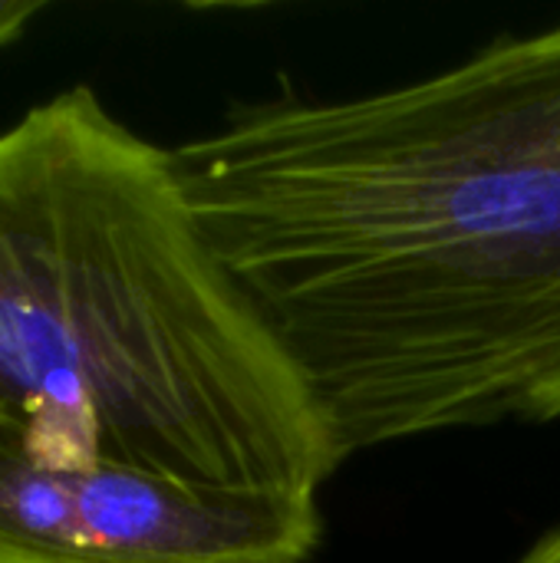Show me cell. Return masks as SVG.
Returning <instances> with one entry per match:
<instances>
[{"instance_id": "obj_1", "label": "cell", "mask_w": 560, "mask_h": 563, "mask_svg": "<svg viewBox=\"0 0 560 563\" xmlns=\"http://www.w3.org/2000/svg\"><path fill=\"white\" fill-rule=\"evenodd\" d=\"M172 162L343 459L560 422V23L389 89L238 106Z\"/></svg>"}, {"instance_id": "obj_2", "label": "cell", "mask_w": 560, "mask_h": 563, "mask_svg": "<svg viewBox=\"0 0 560 563\" xmlns=\"http://www.w3.org/2000/svg\"><path fill=\"white\" fill-rule=\"evenodd\" d=\"M0 416L53 462L267 498L347 462L172 152L86 86L0 132Z\"/></svg>"}, {"instance_id": "obj_3", "label": "cell", "mask_w": 560, "mask_h": 563, "mask_svg": "<svg viewBox=\"0 0 560 563\" xmlns=\"http://www.w3.org/2000/svg\"><path fill=\"white\" fill-rule=\"evenodd\" d=\"M320 501L43 459L0 416V563H307Z\"/></svg>"}, {"instance_id": "obj_4", "label": "cell", "mask_w": 560, "mask_h": 563, "mask_svg": "<svg viewBox=\"0 0 560 563\" xmlns=\"http://www.w3.org/2000/svg\"><path fill=\"white\" fill-rule=\"evenodd\" d=\"M46 3L40 0H0V46L17 40L30 16H36Z\"/></svg>"}, {"instance_id": "obj_5", "label": "cell", "mask_w": 560, "mask_h": 563, "mask_svg": "<svg viewBox=\"0 0 560 563\" xmlns=\"http://www.w3.org/2000/svg\"><path fill=\"white\" fill-rule=\"evenodd\" d=\"M518 563H560V525L554 531H548Z\"/></svg>"}]
</instances>
